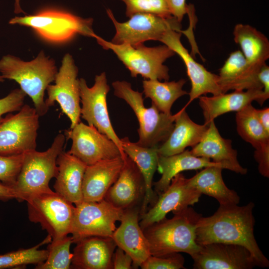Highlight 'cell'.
<instances>
[{
  "label": "cell",
  "mask_w": 269,
  "mask_h": 269,
  "mask_svg": "<svg viewBox=\"0 0 269 269\" xmlns=\"http://www.w3.org/2000/svg\"><path fill=\"white\" fill-rule=\"evenodd\" d=\"M4 78L1 75H0V83L4 81Z\"/></svg>",
  "instance_id": "obj_46"
},
{
  "label": "cell",
  "mask_w": 269,
  "mask_h": 269,
  "mask_svg": "<svg viewBox=\"0 0 269 269\" xmlns=\"http://www.w3.org/2000/svg\"><path fill=\"white\" fill-rule=\"evenodd\" d=\"M260 69L250 64L241 51L238 50L232 52L220 69L218 75L223 93H226L230 90H263L258 77Z\"/></svg>",
  "instance_id": "obj_23"
},
{
  "label": "cell",
  "mask_w": 269,
  "mask_h": 269,
  "mask_svg": "<svg viewBox=\"0 0 269 269\" xmlns=\"http://www.w3.org/2000/svg\"><path fill=\"white\" fill-rule=\"evenodd\" d=\"M17 199V196L13 189L0 182V200L6 201Z\"/></svg>",
  "instance_id": "obj_43"
},
{
  "label": "cell",
  "mask_w": 269,
  "mask_h": 269,
  "mask_svg": "<svg viewBox=\"0 0 269 269\" xmlns=\"http://www.w3.org/2000/svg\"><path fill=\"white\" fill-rule=\"evenodd\" d=\"M29 220L39 223L55 240L70 234L75 207L50 189L33 194L26 200Z\"/></svg>",
  "instance_id": "obj_8"
},
{
  "label": "cell",
  "mask_w": 269,
  "mask_h": 269,
  "mask_svg": "<svg viewBox=\"0 0 269 269\" xmlns=\"http://www.w3.org/2000/svg\"><path fill=\"white\" fill-rule=\"evenodd\" d=\"M191 153L197 157L212 159L223 169L246 174L248 170L241 166L237 159V151L232 147V141L220 134L214 121H211L201 140L192 147Z\"/></svg>",
  "instance_id": "obj_20"
},
{
  "label": "cell",
  "mask_w": 269,
  "mask_h": 269,
  "mask_svg": "<svg viewBox=\"0 0 269 269\" xmlns=\"http://www.w3.org/2000/svg\"><path fill=\"white\" fill-rule=\"evenodd\" d=\"M173 214L172 218H165L143 230L151 256L183 252L191 257L200 249L196 242V229L202 215L189 207Z\"/></svg>",
  "instance_id": "obj_2"
},
{
  "label": "cell",
  "mask_w": 269,
  "mask_h": 269,
  "mask_svg": "<svg viewBox=\"0 0 269 269\" xmlns=\"http://www.w3.org/2000/svg\"><path fill=\"white\" fill-rule=\"evenodd\" d=\"M65 139L64 134H59L46 150L35 149L24 153L20 171L12 187L17 201H26L33 194L51 189L49 183L57 174V158L63 151Z\"/></svg>",
  "instance_id": "obj_4"
},
{
  "label": "cell",
  "mask_w": 269,
  "mask_h": 269,
  "mask_svg": "<svg viewBox=\"0 0 269 269\" xmlns=\"http://www.w3.org/2000/svg\"><path fill=\"white\" fill-rule=\"evenodd\" d=\"M184 258L179 253L161 256L150 255L140 265L142 269H185Z\"/></svg>",
  "instance_id": "obj_37"
},
{
  "label": "cell",
  "mask_w": 269,
  "mask_h": 269,
  "mask_svg": "<svg viewBox=\"0 0 269 269\" xmlns=\"http://www.w3.org/2000/svg\"><path fill=\"white\" fill-rule=\"evenodd\" d=\"M236 122L239 135L255 149L269 144V134L260 123L252 104L237 112Z\"/></svg>",
  "instance_id": "obj_32"
},
{
  "label": "cell",
  "mask_w": 269,
  "mask_h": 269,
  "mask_svg": "<svg viewBox=\"0 0 269 269\" xmlns=\"http://www.w3.org/2000/svg\"><path fill=\"white\" fill-rule=\"evenodd\" d=\"M258 79L263 87V91L267 99L269 98V67L265 63L258 73Z\"/></svg>",
  "instance_id": "obj_42"
},
{
  "label": "cell",
  "mask_w": 269,
  "mask_h": 269,
  "mask_svg": "<svg viewBox=\"0 0 269 269\" xmlns=\"http://www.w3.org/2000/svg\"><path fill=\"white\" fill-rule=\"evenodd\" d=\"M124 156L87 166L82 182L83 201L98 202L104 199L120 174Z\"/></svg>",
  "instance_id": "obj_22"
},
{
  "label": "cell",
  "mask_w": 269,
  "mask_h": 269,
  "mask_svg": "<svg viewBox=\"0 0 269 269\" xmlns=\"http://www.w3.org/2000/svg\"><path fill=\"white\" fill-rule=\"evenodd\" d=\"M233 35L248 62L260 69L269 58V41L255 27L239 23L235 26Z\"/></svg>",
  "instance_id": "obj_30"
},
{
  "label": "cell",
  "mask_w": 269,
  "mask_h": 269,
  "mask_svg": "<svg viewBox=\"0 0 269 269\" xmlns=\"http://www.w3.org/2000/svg\"><path fill=\"white\" fill-rule=\"evenodd\" d=\"M124 211L105 199L76 205L70 232L73 243L90 236L112 237Z\"/></svg>",
  "instance_id": "obj_10"
},
{
  "label": "cell",
  "mask_w": 269,
  "mask_h": 269,
  "mask_svg": "<svg viewBox=\"0 0 269 269\" xmlns=\"http://www.w3.org/2000/svg\"><path fill=\"white\" fill-rule=\"evenodd\" d=\"M178 112L174 127L168 138L158 147V155L168 156L179 153L188 146L193 147L202 139L208 125L194 122L185 111Z\"/></svg>",
  "instance_id": "obj_27"
},
{
  "label": "cell",
  "mask_w": 269,
  "mask_h": 269,
  "mask_svg": "<svg viewBox=\"0 0 269 269\" xmlns=\"http://www.w3.org/2000/svg\"><path fill=\"white\" fill-rule=\"evenodd\" d=\"M210 166H218L223 168L221 164L214 162L209 158L196 156L188 149L168 156L158 155L157 169L161 176L153 184L154 191L158 195L163 192L169 185L171 179L182 171Z\"/></svg>",
  "instance_id": "obj_28"
},
{
  "label": "cell",
  "mask_w": 269,
  "mask_h": 269,
  "mask_svg": "<svg viewBox=\"0 0 269 269\" xmlns=\"http://www.w3.org/2000/svg\"><path fill=\"white\" fill-rule=\"evenodd\" d=\"M133 267V260L131 256L121 248L115 249L113 258V269H130Z\"/></svg>",
  "instance_id": "obj_40"
},
{
  "label": "cell",
  "mask_w": 269,
  "mask_h": 269,
  "mask_svg": "<svg viewBox=\"0 0 269 269\" xmlns=\"http://www.w3.org/2000/svg\"><path fill=\"white\" fill-rule=\"evenodd\" d=\"M78 68L72 56L66 54L57 72L54 85H49L46 91L48 98L45 103L48 109L57 102L61 110L70 121V129L80 122L81 106Z\"/></svg>",
  "instance_id": "obj_14"
},
{
  "label": "cell",
  "mask_w": 269,
  "mask_h": 269,
  "mask_svg": "<svg viewBox=\"0 0 269 269\" xmlns=\"http://www.w3.org/2000/svg\"><path fill=\"white\" fill-rule=\"evenodd\" d=\"M52 240L50 235L41 243L31 248L20 249L0 255V269L18 268L27 265H36L43 263L48 256L47 250H40V246L49 243Z\"/></svg>",
  "instance_id": "obj_33"
},
{
  "label": "cell",
  "mask_w": 269,
  "mask_h": 269,
  "mask_svg": "<svg viewBox=\"0 0 269 269\" xmlns=\"http://www.w3.org/2000/svg\"><path fill=\"white\" fill-rule=\"evenodd\" d=\"M73 243L72 236L68 235L52 240L47 247L48 256L42 264L36 265L37 269H68L71 267L72 253L70 247Z\"/></svg>",
  "instance_id": "obj_34"
},
{
  "label": "cell",
  "mask_w": 269,
  "mask_h": 269,
  "mask_svg": "<svg viewBox=\"0 0 269 269\" xmlns=\"http://www.w3.org/2000/svg\"><path fill=\"white\" fill-rule=\"evenodd\" d=\"M124 152L136 165L144 181L145 193L140 208V215L145 213L149 205L152 206L158 197L152 189V179L157 168L158 147H144L131 142L128 137L121 139Z\"/></svg>",
  "instance_id": "obj_26"
},
{
  "label": "cell",
  "mask_w": 269,
  "mask_h": 269,
  "mask_svg": "<svg viewBox=\"0 0 269 269\" xmlns=\"http://www.w3.org/2000/svg\"><path fill=\"white\" fill-rule=\"evenodd\" d=\"M26 94L20 88L11 91L6 96L0 99V120L7 113L19 111L23 106Z\"/></svg>",
  "instance_id": "obj_38"
},
{
  "label": "cell",
  "mask_w": 269,
  "mask_h": 269,
  "mask_svg": "<svg viewBox=\"0 0 269 269\" xmlns=\"http://www.w3.org/2000/svg\"><path fill=\"white\" fill-rule=\"evenodd\" d=\"M256 114L259 120L266 132L269 134V108L256 109Z\"/></svg>",
  "instance_id": "obj_44"
},
{
  "label": "cell",
  "mask_w": 269,
  "mask_h": 269,
  "mask_svg": "<svg viewBox=\"0 0 269 269\" xmlns=\"http://www.w3.org/2000/svg\"><path fill=\"white\" fill-rule=\"evenodd\" d=\"M40 116L34 107L23 105L15 114L0 120V154L13 155L35 150Z\"/></svg>",
  "instance_id": "obj_9"
},
{
  "label": "cell",
  "mask_w": 269,
  "mask_h": 269,
  "mask_svg": "<svg viewBox=\"0 0 269 269\" xmlns=\"http://www.w3.org/2000/svg\"><path fill=\"white\" fill-rule=\"evenodd\" d=\"M107 13L114 24L116 34L112 42L135 46L146 41H159L169 29L181 32V22L173 16L163 17L149 13H137L124 22H118L110 9Z\"/></svg>",
  "instance_id": "obj_11"
},
{
  "label": "cell",
  "mask_w": 269,
  "mask_h": 269,
  "mask_svg": "<svg viewBox=\"0 0 269 269\" xmlns=\"http://www.w3.org/2000/svg\"><path fill=\"white\" fill-rule=\"evenodd\" d=\"M255 204L220 205L212 215L199 218L196 229V242L200 246L214 243L236 244L247 248L257 266L269 267V261L260 249L254 231Z\"/></svg>",
  "instance_id": "obj_1"
},
{
  "label": "cell",
  "mask_w": 269,
  "mask_h": 269,
  "mask_svg": "<svg viewBox=\"0 0 269 269\" xmlns=\"http://www.w3.org/2000/svg\"><path fill=\"white\" fill-rule=\"evenodd\" d=\"M186 80L181 79L177 81L146 79L142 81L145 98L151 99L152 103L160 112L171 114V109L174 103L180 97L188 94L183 89Z\"/></svg>",
  "instance_id": "obj_31"
},
{
  "label": "cell",
  "mask_w": 269,
  "mask_h": 269,
  "mask_svg": "<svg viewBox=\"0 0 269 269\" xmlns=\"http://www.w3.org/2000/svg\"><path fill=\"white\" fill-rule=\"evenodd\" d=\"M58 173L53 187L55 191L72 204L83 201L82 182L87 167L68 152L62 151L57 158Z\"/></svg>",
  "instance_id": "obj_25"
},
{
  "label": "cell",
  "mask_w": 269,
  "mask_h": 269,
  "mask_svg": "<svg viewBox=\"0 0 269 269\" xmlns=\"http://www.w3.org/2000/svg\"><path fill=\"white\" fill-rule=\"evenodd\" d=\"M64 135L72 141L71 148L67 152L87 165L126 154L112 140L95 127L81 122L73 128L65 130Z\"/></svg>",
  "instance_id": "obj_13"
},
{
  "label": "cell",
  "mask_w": 269,
  "mask_h": 269,
  "mask_svg": "<svg viewBox=\"0 0 269 269\" xmlns=\"http://www.w3.org/2000/svg\"><path fill=\"white\" fill-rule=\"evenodd\" d=\"M254 157L258 163L260 173L265 177H269V144L255 149Z\"/></svg>",
  "instance_id": "obj_39"
},
{
  "label": "cell",
  "mask_w": 269,
  "mask_h": 269,
  "mask_svg": "<svg viewBox=\"0 0 269 269\" xmlns=\"http://www.w3.org/2000/svg\"><path fill=\"white\" fill-rule=\"evenodd\" d=\"M81 116L90 126L95 127L101 133L112 140L123 151L121 139L112 125L109 115L107 96L110 90L106 73L103 72L95 78V83L89 87L84 78L79 79Z\"/></svg>",
  "instance_id": "obj_12"
},
{
  "label": "cell",
  "mask_w": 269,
  "mask_h": 269,
  "mask_svg": "<svg viewBox=\"0 0 269 269\" xmlns=\"http://www.w3.org/2000/svg\"><path fill=\"white\" fill-rule=\"evenodd\" d=\"M112 86L114 95L126 102L137 119L138 140L135 143L144 147H153L165 141L173 129L178 112L174 115L160 112L153 104L146 108L142 93L134 90L128 82L116 81Z\"/></svg>",
  "instance_id": "obj_6"
},
{
  "label": "cell",
  "mask_w": 269,
  "mask_h": 269,
  "mask_svg": "<svg viewBox=\"0 0 269 269\" xmlns=\"http://www.w3.org/2000/svg\"><path fill=\"white\" fill-rule=\"evenodd\" d=\"M139 214L137 206L125 210L121 224L112 237L117 246L131 256L135 269L140 267L151 255L148 241L138 222Z\"/></svg>",
  "instance_id": "obj_18"
},
{
  "label": "cell",
  "mask_w": 269,
  "mask_h": 269,
  "mask_svg": "<svg viewBox=\"0 0 269 269\" xmlns=\"http://www.w3.org/2000/svg\"><path fill=\"white\" fill-rule=\"evenodd\" d=\"M126 4V16L130 17L137 13H149L163 17L171 15L167 0H121Z\"/></svg>",
  "instance_id": "obj_35"
},
{
  "label": "cell",
  "mask_w": 269,
  "mask_h": 269,
  "mask_svg": "<svg viewBox=\"0 0 269 269\" xmlns=\"http://www.w3.org/2000/svg\"><path fill=\"white\" fill-rule=\"evenodd\" d=\"M71 266L79 269H112L117 246L112 237L90 236L76 243Z\"/></svg>",
  "instance_id": "obj_21"
},
{
  "label": "cell",
  "mask_w": 269,
  "mask_h": 269,
  "mask_svg": "<svg viewBox=\"0 0 269 269\" xmlns=\"http://www.w3.org/2000/svg\"><path fill=\"white\" fill-rule=\"evenodd\" d=\"M202 194L191 186L188 178L181 173L176 175L167 188L158 195L149 209L140 215L139 225L142 230L166 218L169 212H177L199 201Z\"/></svg>",
  "instance_id": "obj_15"
},
{
  "label": "cell",
  "mask_w": 269,
  "mask_h": 269,
  "mask_svg": "<svg viewBox=\"0 0 269 269\" xmlns=\"http://www.w3.org/2000/svg\"><path fill=\"white\" fill-rule=\"evenodd\" d=\"M93 21L92 18H84L66 10L48 8L32 15L15 16L9 23L29 27L45 41L62 43L77 34L96 38L97 35L92 29Z\"/></svg>",
  "instance_id": "obj_5"
},
{
  "label": "cell",
  "mask_w": 269,
  "mask_h": 269,
  "mask_svg": "<svg viewBox=\"0 0 269 269\" xmlns=\"http://www.w3.org/2000/svg\"><path fill=\"white\" fill-rule=\"evenodd\" d=\"M23 154L13 155L0 154V182L12 187L20 171Z\"/></svg>",
  "instance_id": "obj_36"
},
{
  "label": "cell",
  "mask_w": 269,
  "mask_h": 269,
  "mask_svg": "<svg viewBox=\"0 0 269 269\" xmlns=\"http://www.w3.org/2000/svg\"><path fill=\"white\" fill-rule=\"evenodd\" d=\"M198 98L204 124L208 125L218 116L228 112H237L254 101L262 105L267 100L263 90L258 89L234 91L211 97L201 96Z\"/></svg>",
  "instance_id": "obj_24"
},
{
  "label": "cell",
  "mask_w": 269,
  "mask_h": 269,
  "mask_svg": "<svg viewBox=\"0 0 269 269\" xmlns=\"http://www.w3.org/2000/svg\"><path fill=\"white\" fill-rule=\"evenodd\" d=\"M181 32L169 29L159 41L177 54L185 64L191 85L188 93L189 100L184 106L186 108L194 100L203 95L211 93L216 95L223 92L219 84L218 75L208 71L195 61L181 43Z\"/></svg>",
  "instance_id": "obj_16"
},
{
  "label": "cell",
  "mask_w": 269,
  "mask_h": 269,
  "mask_svg": "<svg viewBox=\"0 0 269 269\" xmlns=\"http://www.w3.org/2000/svg\"><path fill=\"white\" fill-rule=\"evenodd\" d=\"M19 1L20 0H15L14 12L15 13H24L20 7Z\"/></svg>",
  "instance_id": "obj_45"
},
{
  "label": "cell",
  "mask_w": 269,
  "mask_h": 269,
  "mask_svg": "<svg viewBox=\"0 0 269 269\" xmlns=\"http://www.w3.org/2000/svg\"><path fill=\"white\" fill-rule=\"evenodd\" d=\"M144 193L143 176L135 163L126 154L120 174L104 199L116 207L125 210L137 206L143 199Z\"/></svg>",
  "instance_id": "obj_19"
},
{
  "label": "cell",
  "mask_w": 269,
  "mask_h": 269,
  "mask_svg": "<svg viewBox=\"0 0 269 269\" xmlns=\"http://www.w3.org/2000/svg\"><path fill=\"white\" fill-rule=\"evenodd\" d=\"M167 2L171 15L181 22L187 13L188 5L186 0H167Z\"/></svg>",
  "instance_id": "obj_41"
},
{
  "label": "cell",
  "mask_w": 269,
  "mask_h": 269,
  "mask_svg": "<svg viewBox=\"0 0 269 269\" xmlns=\"http://www.w3.org/2000/svg\"><path fill=\"white\" fill-rule=\"evenodd\" d=\"M95 39L104 49H110L115 53L130 71L132 77L140 75L146 79L169 80V69L163 63L175 53L166 45L149 47L143 44L135 46L116 44L98 35Z\"/></svg>",
  "instance_id": "obj_7"
},
{
  "label": "cell",
  "mask_w": 269,
  "mask_h": 269,
  "mask_svg": "<svg viewBox=\"0 0 269 269\" xmlns=\"http://www.w3.org/2000/svg\"><path fill=\"white\" fill-rule=\"evenodd\" d=\"M222 169L218 166L204 167L194 176L188 178V183L202 194L214 198L220 205H238L240 198L235 191L229 189L225 184Z\"/></svg>",
  "instance_id": "obj_29"
},
{
  "label": "cell",
  "mask_w": 269,
  "mask_h": 269,
  "mask_svg": "<svg viewBox=\"0 0 269 269\" xmlns=\"http://www.w3.org/2000/svg\"><path fill=\"white\" fill-rule=\"evenodd\" d=\"M54 60L41 51L36 57L24 61L11 55L0 60V72L4 79L16 82L20 89L32 99L34 108L39 116L46 114L49 109L44 99L47 86L54 81L57 73Z\"/></svg>",
  "instance_id": "obj_3"
},
{
  "label": "cell",
  "mask_w": 269,
  "mask_h": 269,
  "mask_svg": "<svg viewBox=\"0 0 269 269\" xmlns=\"http://www.w3.org/2000/svg\"><path fill=\"white\" fill-rule=\"evenodd\" d=\"M200 246L191 256L194 269H251L257 266L250 251L242 246L214 243Z\"/></svg>",
  "instance_id": "obj_17"
}]
</instances>
